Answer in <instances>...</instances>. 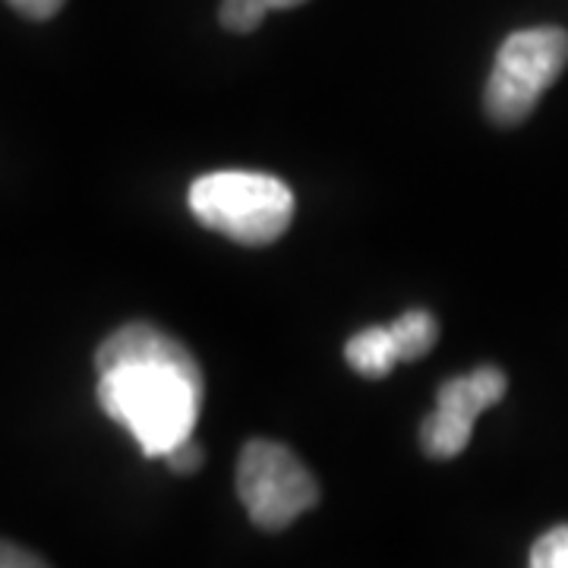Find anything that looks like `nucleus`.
Here are the masks:
<instances>
[{
  "mask_svg": "<svg viewBox=\"0 0 568 568\" xmlns=\"http://www.w3.org/2000/svg\"><path fill=\"white\" fill-rule=\"evenodd\" d=\"M99 405L145 458H164L193 436L205 398L203 369L186 347L149 323L121 325L95 354Z\"/></svg>",
  "mask_w": 568,
  "mask_h": 568,
  "instance_id": "nucleus-1",
  "label": "nucleus"
},
{
  "mask_svg": "<svg viewBox=\"0 0 568 568\" xmlns=\"http://www.w3.org/2000/svg\"><path fill=\"white\" fill-rule=\"evenodd\" d=\"M190 212L237 244L265 246L275 244L294 219V193L272 174L215 171L193 181Z\"/></svg>",
  "mask_w": 568,
  "mask_h": 568,
  "instance_id": "nucleus-2",
  "label": "nucleus"
},
{
  "mask_svg": "<svg viewBox=\"0 0 568 568\" xmlns=\"http://www.w3.org/2000/svg\"><path fill=\"white\" fill-rule=\"evenodd\" d=\"M568 63V32L559 26H534L511 32L493 63L487 82V114L499 126H515L537 108L540 95Z\"/></svg>",
  "mask_w": 568,
  "mask_h": 568,
  "instance_id": "nucleus-3",
  "label": "nucleus"
},
{
  "mask_svg": "<svg viewBox=\"0 0 568 568\" xmlns=\"http://www.w3.org/2000/svg\"><path fill=\"white\" fill-rule=\"evenodd\" d=\"M237 496L256 528L284 530L320 503V484L291 448L253 439L237 462Z\"/></svg>",
  "mask_w": 568,
  "mask_h": 568,
  "instance_id": "nucleus-4",
  "label": "nucleus"
},
{
  "mask_svg": "<svg viewBox=\"0 0 568 568\" xmlns=\"http://www.w3.org/2000/svg\"><path fill=\"white\" fill-rule=\"evenodd\" d=\"M508 379L503 369L496 366H480L467 376H455L446 386L439 388L436 410L424 420L420 429V443L429 458H455L462 455L470 443L474 420L503 402Z\"/></svg>",
  "mask_w": 568,
  "mask_h": 568,
  "instance_id": "nucleus-5",
  "label": "nucleus"
},
{
  "mask_svg": "<svg viewBox=\"0 0 568 568\" xmlns=\"http://www.w3.org/2000/svg\"><path fill=\"white\" fill-rule=\"evenodd\" d=\"M345 357L351 369L366 379H383L395 366L405 364L398 342L392 335V325H373V328L357 332L345 345Z\"/></svg>",
  "mask_w": 568,
  "mask_h": 568,
  "instance_id": "nucleus-6",
  "label": "nucleus"
},
{
  "mask_svg": "<svg viewBox=\"0 0 568 568\" xmlns=\"http://www.w3.org/2000/svg\"><path fill=\"white\" fill-rule=\"evenodd\" d=\"M392 335L398 342L402 361H420L429 347L439 338V325L433 320V313L426 310H407L405 316H398L392 323Z\"/></svg>",
  "mask_w": 568,
  "mask_h": 568,
  "instance_id": "nucleus-7",
  "label": "nucleus"
},
{
  "mask_svg": "<svg viewBox=\"0 0 568 568\" xmlns=\"http://www.w3.org/2000/svg\"><path fill=\"white\" fill-rule=\"evenodd\" d=\"M530 566L534 568H568V525L547 530L530 547Z\"/></svg>",
  "mask_w": 568,
  "mask_h": 568,
  "instance_id": "nucleus-8",
  "label": "nucleus"
},
{
  "mask_svg": "<svg viewBox=\"0 0 568 568\" xmlns=\"http://www.w3.org/2000/svg\"><path fill=\"white\" fill-rule=\"evenodd\" d=\"M164 462L171 470H178V474H196L200 467H203L205 455L203 448L193 443V436L190 439H183L181 446H174L168 455H164Z\"/></svg>",
  "mask_w": 568,
  "mask_h": 568,
  "instance_id": "nucleus-9",
  "label": "nucleus"
},
{
  "mask_svg": "<svg viewBox=\"0 0 568 568\" xmlns=\"http://www.w3.org/2000/svg\"><path fill=\"white\" fill-rule=\"evenodd\" d=\"M44 559H39L36 552L17 547V544H7L0 540V568H41Z\"/></svg>",
  "mask_w": 568,
  "mask_h": 568,
  "instance_id": "nucleus-10",
  "label": "nucleus"
},
{
  "mask_svg": "<svg viewBox=\"0 0 568 568\" xmlns=\"http://www.w3.org/2000/svg\"><path fill=\"white\" fill-rule=\"evenodd\" d=\"M7 3L29 20H51L63 7V0H7Z\"/></svg>",
  "mask_w": 568,
  "mask_h": 568,
  "instance_id": "nucleus-11",
  "label": "nucleus"
},
{
  "mask_svg": "<svg viewBox=\"0 0 568 568\" xmlns=\"http://www.w3.org/2000/svg\"><path fill=\"white\" fill-rule=\"evenodd\" d=\"M306 0H263V7L272 13V10H291V7H301Z\"/></svg>",
  "mask_w": 568,
  "mask_h": 568,
  "instance_id": "nucleus-12",
  "label": "nucleus"
}]
</instances>
